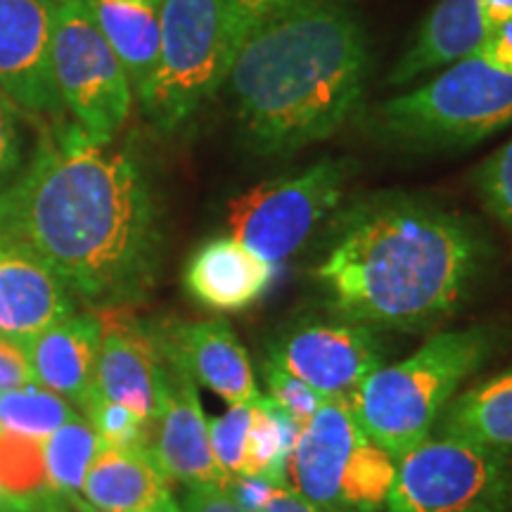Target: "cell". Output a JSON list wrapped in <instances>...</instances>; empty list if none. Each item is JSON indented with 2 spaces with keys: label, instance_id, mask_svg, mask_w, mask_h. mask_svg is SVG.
<instances>
[{
  "label": "cell",
  "instance_id": "14",
  "mask_svg": "<svg viewBox=\"0 0 512 512\" xmlns=\"http://www.w3.org/2000/svg\"><path fill=\"white\" fill-rule=\"evenodd\" d=\"M150 456L169 482L183 486L214 484L228 489L230 475L214 458L209 420L197 394V382L171 363H166L162 411L152 422Z\"/></svg>",
  "mask_w": 512,
  "mask_h": 512
},
{
  "label": "cell",
  "instance_id": "6",
  "mask_svg": "<svg viewBox=\"0 0 512 512\" xmlns=\"http://www.w3.org/2000/svg\"><path fill=\"white\" fill-rule=\"evenodd\" d=\"M159 57L136 98L157 131L174 133L226 83L230 0H162Z\"/></svg>",
  "mask_w": 512,
  "mask_h": 512
},
{
  "label": "cell",
  "instance_id": "15",
  "mask_svg": "<svg viewBox=\"0 0 512 512\" xmlns=\"http://www.w3.org/2000/svg\"><path fill=\"white\" fill-rule=\"evenodd\" d=\"M363 430L347 401H323L299 430L287 489L323 512H342V477Z\"/></svg>",
  "mask_w": 512,
  "mask_h": 512
},
{
  "label": "cell",
  "instance_id": "33",
  "mask_svg": "<svg viewBox=\"0 0 512 512\" xmlns=\"http://www.w3.org/2000/svg\"><path fill=\"white\" fill-rule=\"evenodd\" d=\"M34 370H31L27 344L19 339L0 335V392L34 384Z\"/></svg>",
  "mask_w": 512,
  "mask_h": 512
},
{
  "label": "cell",
  "instance_id": "39",
  "mask_svg": "<svg viewBox=\"0 0 512 512\" xmlns=\"http://www.w3.org/2000/svg\"><path fill=\"white\" fill-rule=\"evenodd\" d=\"M83 512H107V510H98V508H91V505H88V508Z\"/></svg>",
  "mask_w": 512,
  "mask_h": 512
},
{
  "label": "cell",
  "instance_id": "26",
  "mask_svg": "<svg viewBox=\"0 0 512 512\" xmlns=\"http://www.w3.org/2000/svg\"><path fill=\"white\" fill-rule=\"evenodd\" d=\"M76 415L79 413L64 396L36 382L0 392V430L5 432L46 441Z\"/></svg>",
  "mask_w": 512,
  "mask_h": 512
},
{
  "label": "cell",
  "instance_id": "17",
  "mask_svg": "<svg viewBox=\"0 0 512 512\" xmlns=\"http://www.w3.org/2000/svg\"><path fill=\"white\" fill-rule=\"evenodd\" d=\"M76 311L62 278L29 247L0 235V335L27 344Z\"/></svg>",
  "mask_w": 512,
  "mask_h": 512
},
{
  "label": "cell",
  "instance_id": "25",
  "mask_svg": "<svg viewBox=\"0 0 512 512\" xmlns=\"http://www.w3.org/2000/svg\"><path fill=\"white\" fill-rule=\"evenodd\" d=\"M396 460L387 448L361 434L342 477V512H384L396 477Z\"/></svg>",
  "mask_w": 512,
  "mask_h": 512
},
{
  "label": "cell",
  "instance_id": "1",
  "mask_svg": "<svg viewBox=\"0 0 512 512\" xmlns=\"http://www.w3.org/2000/svg\"><path fill=\"white\" fill-rule=\"evenodd\" d=\"M0 235L41 256L88 309L136 306L162 266V219L145 171L74 119L43 128L0 190Z\"/></svg>",
  "mask_w": 512,
  "mask_h": 512
},
{
  "label": "cell",
  "instance_id": "37",
  "mask_svg": "<svg viewBox=\"0 0 512 512\" xmlns=\"http://www.w3.org/2000/svg\"><path fill=\"white\" fill-rule=\"evenodd\" d=\"M0 512H31V510L27 505L17 503L15 498H10L3 489H0Z\"/></svg>",
  "mask_w": 512,
  "mask_h": 512
},
{
  "label": "cell",
  "instance_id": "4",
  "mask_svg": "<svg viewBox=\"0 0 512 512\" xmlns=\"http://www.w3.org/2000/svg\"><path fill=\"white\" fill-rule=\"evenodd\" d=\"M491 351L494 335L486 328L446 330L403 361L382 363L349 401L358 427L401 460L432 437L441 411L460 384L484 366Z\"/></svg>",
  "mask_w": 512,
  "mask_h": 512
},
{
  "label": "cell",
  "instance_id": "24",
  "mask_svg": "<svg viewBox=\"0 0 512 512\" xmlns=\"http://www.w3.org/2000/svg\"><path fill=\"white\" fill-rule=\"evenodd\" d=\"M46 451L48 479L57 496L76 512H83L88 503L83 501V479H86L88 467H91L95 453L100 451V439L83 415H76L67 425L43 441Z\"/></svg>",
  "mask_w": 512,
  "mask_h": 512
},
{
  "label": "cell",
  "instance_id": "29",
  "mask_svg": "<svg viewBox=\"0 0 512 512\" xmlns=\"http://www.w3.org/2000/svg\"><path fill=\"white\" fill-rule=\"evenodd\" d=\"M475 185L489 214L512 233V138L479 164Z\"/></svg>",
  "mask_w": 512,
  "mask_h": 512
},
{
  "label": "cell",
  "instance_id": "21",
  "mask_svg": "<svg viewBox=\"0 0 512 512\" xmlns=\"http://www.w3.org/2000/svg\"><path fill=\"white\" fill-rule=\"evenodd\" d=\"M86 3L102 36L119 57L131 81L133 95H138L155 72L159 57L162 3L155 0H86Z\"/></svg>",
  "mask_w": 512,
  "mask_h": 512
},
{
  "label": "cell",
  "instance_id": "12",
  "mask_svg": "<svg viewBox=\"0 0 512 512\" xmlns=\"http://www.w3.org/2000/svg\"><path fill=\"white\" fill-rule=\"evenodd\" d=\"M55 10L50 0H0V93L34 117L64 112L50 64Z\"/></svg>",
  "mask_w": 512,
  "mask_h": 512
},
{
  "label": "cell",
  "instance_id": "8",
  "mask_svg": "<svg viewBox=\"0 0 512 512\" xmlns=\"http://www.w3.org/2000/svg\"><path fill=\"white\" fill-rule=\"evenodd\" d=\"M50 64L64 112L88 136L112 143L131 117L136 95L86 0L57 5Z\"/></svg>",
  "mask_w": 512,
  "mask_h": 512
},
{
  "label": "cell",
  "instance_id": "5",
  "mask_svg": "<svg viewBox=\"0 0 512 512\" xmlns=\"http://www.w3.org/2000/svg\"><path fill=\"white\" fill-rule=\"evenodd\" d=\"M375 105L368 131L399 150H463L512 126V72L470 53Z\"/></svg>",
  "mask_w": 512,
  "mask_h": 512
},
{
  "label": "cell",
  "instance_id": "40",
  "mask_svg": "<svg viewBox=\"0 0 512 512\" xmlns=\"http://www.w3.org/2000/svg\"><path fill=\"white\" fill-rule=\"evenodd\" d=\"M155 3H162V0H155Z\"/></svg>",
  "mask_w": 512,
  "mask_h": 512
},
{
  "label": "cell",
  "instance_id": "32",
  "mask_svg": "<svg viewBox=\"0 0 512 512\" xmlns=\"http://www.w3.org/2000/svg\"><path fill=\"white\" fill-rule=\"evenodd\" d=\"M17 112L0 93V190L8 188L24 169V133Z\"/></svg>",
  "mask_w": 512,
  "mask_h": 512
},
{
  "label": "cell",
  "instance_id": "30",
  "mask_svg": "<svg viewBox=\"0 0 512 512\" xmlns=\"http://www.w3.org/2000/svg\"><path fill=\"white\" fill-rule=\"evenodd\" d=\"M264 380L268 387V396H271L283 411L290 413L299 425H304V422L318 411L320 403L328 401L313 392L309 384L297 380V377L287 373L285 368H280L278 363H273L271 358L264 361Z\"/></svg>",
  "mask_w": 512,
  "mask_h": 512
},
{
  "label": "cell",
  "instance_id": "31",
  "mask_svg": "<svg viewBox=\"0 0 512 512\" xmlns=\"http://www.w3.org/2000/svg\"><path fill=\"white\" fill-rule=\"evenodd\" d=\"M306 3L311 0H230V55L235 57L242 41L266 22Z\"/></svg>",
  "mask_w": 512,
  "mask_h": 512
},
{
  "label": "cell",
  "instance_id": "7",
  "mask_svg": "<svg viewBox=\"0 0 512 512\" xmlns=\"http://www.w3.org/2000/svg\"><path fill=\"white\" fill-rule=\"evenodd\" d=\"M512 510V448L432 434L396 465L387 512Z\"/></svg>",
  "mask_w": 512,
  "mask_h": 512
},
{
  "label": "cell",
  "instance_id": "10",
  "mask_svg": "<svg viewBox=\"0 0 512 512\" xmlns=\"http://www.w3.org/2000/svg\"><path fill=\"white\" fill-rule=\"evenodd\" d=\"M268 358L328 401H351L366 377L382 366L375 328L349 320H302L280 330Z\"/></svg>",
  "mask_w": 512,
  "mask_h": 512
},
{
  "label": "cell",
  "instance_id": "35",
  "mask_svg": "<svg viewBox=\"0 0 512 512\" xmlns=\"http://www.w3.org/2000/svg\"><path fill=\"white\" fill-rule=\"evenodd\" d=\"M475 53L494 67L512 72V17L489 31V36L479 43Z\"/></svg>",
  "mask_w": 512,
  "mask_h": 512
},
{
  "label": "cell",
  "instance_id": "2",
  "mask_svg": "<svg viewBox=\"0 0 512 512\" xmlns=\"http://www.w3.org/2000/svg\"><path fill=\"white\" fill-rule=\"evenodd\" d=\"M486 254L467 216L413 197H377L339 216L316 280L342 320L422 332L460 309Z\"/></svg>",
  "mask_w": 512,
  "mask_h": 512
},
{
  "label": "cell",
  "instance_id": "18",
  "mask_svg": "<svg viewBox=\"0 0 512 512\" xmlns=\"http://www.w3.org/2000/svg\"><path fill=\"white\" fill-rule=\"evenodd\" d=\"M100 320L95 311H74L27 342L34 380L83 408L98 394Z\"/></svg>",
  "mask_w": 512,
  "mask_h": 512
},
{
  "label": "cell",
  "instance_id": "27",
  "mask_svg": "<svg viewBox=\"0 0 512 512\" xmlns=\"http://www.w3.org/2000/svg\"><path fill=\"white\" fill-rule=\"evenodd\" d=\"M83 418L91 422L102 446L121 448V451H147L152 444V422H147L128 411L126 406L102 399L95 394L86 406L81 408Z\"/></svg>",
  "mask_w": 512,
  "mask_h": 512
},
{
  "label": "cell",
  "instance_id": "22",
  "mask_svg": "<svg viewBox=\"0 0 512 512\" xmlns=\"http://www.w3.org/2000/svg\"><path fill=\"white\" fill-rule=\"evenodd\" d=\"M432 434L512 448V368L453 396Z\"/></svg>",
  "mask_w": 512,
  "mask_h": 512
},
{
  "label": "cell",
  "instance_id": "19",
  "mask_svg": "<svg viewBox=\"0 0 512 512\" xmlns=\"http://www.w3.org/2000/svg\"><path fill=\"white\" fill-rule=\"evenodd\" d=\"M275 266L235 238H214L195 249L183 283L195 302L211 311H245L273 285Z\"/></svg>",
  "mask_w": 512,
  "mask_h": 512
},
{
  "label": "cell",
  "instance_id": "23",
  "mask_svg": "<svg viewBox=\"0 0 512 512\" xmlns=\"http://www.w3.org/2000/svg\"><path fill=\"white\" fill-rule=\"evenodd\" d=\"M299 425L271 396L254 403L245 441V456L238 475L264 477L275 486H287V465L297 444Z\"/></svg>",
  "mask_w": 512,
  "mask_h": 512
},
{
  "label": "cell",
  "instance_id": "16",
  "mask_svg": "<svg viewBox=\"0 0 512 512\" xmlns=\"http://www.w3.org/2000/svg\"><path fill=\"white\" fill-rule=\"evenodd\" d=\"M510 17L512 0H439L422 22L411 48L396 62L389 83L406 86L475 53L489 31Z\"/></svg>",
  "mask_w": 512,
  "mask_h": 512
},
{
  "label": "cell",
  "instance_id": "13",
  "mask_svg": "<svg viewBox=\"0 0 512 512\" xmlns=\"http://www.w3.org/2000/svg\"><path fill=\"white\" fill-rule=\"evenodd\" d=\"M152 328L166 363L181 368L226 403H256L264 396L256 384L249 354L226 320L209 318L190 323L162 318L152 320Z\"/></svg>",
  "mask_w": 512,
  "mask_h": 512
},
{
  "label": "cell",
  "instance_id": "9",
  "mask_svg": "<svg viewBox=\"0 0 512 512\" xmlns=\"http://www.w3.org/2000/svg\"><path fill=\"white\" fill-rule=\"evenodd\" d=\"M349 174L344 159H320L299 174L254 185L230 202V238L268 264H283L337 207Z\"/></svg>",
  "mask_w": 512,
  "mask_h": 512
},
{
  "label": "cell",
  "instance_id": "3",
  "mask_svg": "<svg viewBox=\"0 0 512 512\" xmlns=\"http://www.w3.org/2000/svg\"><path fill=\"white\" fill-rule=\"evenodd\" d=\"M366 79L361 24L342 5L311 0L247 36L226 83L249 145L273 157L335 136L356 112Z\"/></svg>",
  "mask_w": 512,
  "mask_h": 512
},
{
  "label": "cell",
  "instance_id": "34",
  "mask_svg": "<svg viewBox=\"0 0 512 512\" xmlns=\"http://www.w3.org/2000/svg\"><path fill=\"white\" fill-rule=\"evenodd\" d=\"M183 512H249L228 489L214 484L185 486L181 496Z\"/></svg>",
  "mask_w": 512,
  "mask_h": 512
},
{
  "label": "cell",
  "instance_id": "36",
  "mask_svg": "<svg viewBox=\"0 0 512 512\" xmlns=\"http://www.w3.org/2000/svg\"><path fill=\"white\" fill-rule=\"evenodd\" d=\"M261 512H323V510L313 508L311 503H306L304 498H299L292 489H287V486H275L271 498H268Z\"/></svg>",
  "mask_w": 512,
  "mask_h": 512
},
{
  "label": "cell",
  "instance_id": "28",
  "mask_svg": "<svg viewBox=\"0 0 512 512\" xmlns=\"http://www.w3.org/2000/svg\"><path fill=\"white\" fill-rule=\"evenodd\" d=\"M254 403H228V408L216 418L209 420V441L214 448L216 463L226 475H238L242 456H245V441L252 422Z\"/></svg>",
  "mask_w": 512,
  "mask_h": 512
},
{
  "label": "cell",
  "instance_id": "11",
  "mask_svg": "<svg viewBox=\"0 0 512 512\" xmlns=\"http://www.w3.org/2000/svg\"><path fill=\"white\" fill-rule=\"evenodd\" d=\"M91 311L98 316L102 330L95 377L98 394L147 422H155L166 394V358L152 320L140 318L136 306Z\"/></svg>",
  "mask_w": 512,
  "mask_h": 512
},
{
  "label": "cell",
  "instance_id": "20",
  "mask_svg": "<svg viewBox=\"0 0 512 512\" xmlns=\"http://www.w3.org/2000/svg\"><path fill=\"white\" fill-rule=\"evenodd\" d=\"M169 484L147 451L100 444L83 479V501L107 512H183Z\"/></svg>",
  "mask_w": 512,
  "mask_h": 512
},
{
  "label": "cell",
  "instance_id": "38",
  "mask_svg": "<svg viewBox=\"0 0 512 512\" xmlns=\"http://www.w3.org/2000/svg\"><path fill=\"white\" fill-rule=\"evenodd\" d=\"M50 3H55V5H64V3H72V0H50Z\"/></svg>",
  "mask_w": 512,
  "mask_h": 512
}]
</instances>
